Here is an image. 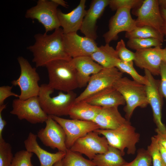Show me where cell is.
Here are the masks:
<instances>
[{
    "mask_svg": "<svg viewBox=\"0 0 166 166\" xmlns=\"http://www.w3.org/2000/svg\"><path fill=\"white\" fill-rule=\"evenodd\" d=\"M64 33L60 27L51 34L38 33L35 34V42L27 49L33 54L32 61L36 67L45 66L48 63L55 60H71L66 53L64 41Z\"/></svg>",
    "mask_w": 166,
    "mask_h": 166,
    "instance_id": "1",
    "label": "cell"
},
{
    "mask_svg": "<svg viewBox=\"0 0 166 166\" xmlns=\"http://www.w3.org/2000/svg\"><path fill=\"white\" fill-rule=\"evenodd\" d=\"M71 60H56L45 66L49 79L48 84L54 90L67 93L78 88L76 71Z\"/></svg>",
    "mask_w": 166,
    "mask_h": 166,
    "instance_id": "2",
    "label": "cell"
},
{
    "mask_svg": "<svg viewBox=\"0 0 166 166\" xmlns=\"http://www.w3.org/2000/svg\"><path fill=\"white\" fill-rule=\"evenodd\" d=\"M54 90L48 84L40 86L38 97L41 108L48 115L59 117L68 115L70 109L75 103L76 94L73 91L66 93L60 91L56 96L51 97Z\"/></svg>",
    "mask_w": 166,
    "mask_h": 166,
    "instance_id": "3",
    "label": "cell"
},
{
    "mask_svg": "<svg viewBox=\"0 0 166 166\" xmlns=\"http://www.w3.org/2000/svg\"><path fill=\"white\" fill-rule=\"evenodd\" d=\"M113 86L123 97L126 105L124 108L125 118L130 121L135 109L137 107L145 108L149 104L145 85L122 77L117 80Z\"/></svg>",
    "mask_w": 166,
    "mask_h": 166,
    "instance_id": "4",
    "label": "cell"
},
{
    "mask_svg": "<svg viewBox=\"0 0 166 166\" xmlns=\"http://www.w3.org/2000/svg\"><path fill=\"white\" fill-rule=\"evenodd\" d=\"M94 131L103 135L107 139L109 145L119 150L123 156L125 148L128 154L135 153L136 145L140 140V135L130 121L115 129H99Z\"/></svg>",
    "mask_w": 166,
    "mask_h": 166,
    "instance_id": "5",
    "label": "cell"
},
{
    "mask_svg": "<svg viewBox=\"0 0 166 166\" xmlns=\"http://www.w3.org/2000/svg\"><path fill=\"white\" fill-rule=\"evenodd\" d=\"M17 61L20 69V76L11 83L13 85L18 86L20 89L18 98L25 100L38 96L40 90L38 84L40 77L36 68L33 67L28 61L22 56H19Z\"/></svg>",
    "mask_w": 166,
    "mask_h": 166,
    "instance_id": "6",
    "label": "cell"
},
{
    "mask_svg": "<svg viewBox=\"0 0 166 166\" xmlns=\"http://www.w3.org/2000/svg\"><path fill=\"white\" fill-rule=\"evenodd\" d=\"M58 6L52 0H39L36 6L26 10L25 17L38 20L47 33L61 26L57 15Z\"/></svg>",
    "mask_w": 166,
    "mask_h": 166,
    "instance_id": "7",
    "label": "cell"
},
{
    "mask_svg": "<svg viewBox=\"0 0 166 166\" xmlns=\"http://www.w3.org/2000/svg\"><path fill=\"white\" fill-rule=\"evenodd\" d=\"M12 106L11 114L16 115L20 120H26L32 124L45 122L49 116L41 108L38 96L25 100L14 99Z\"/></svg>",
    "mask_w": 166,
    "mask_h": 166,
    "instance_id": "8",
    "label": "cell"
},
{
    "mask_svg": "<svg viewBox=\"0 0 166 166\" xmlns=\"http://www.w3.org/2000/svg\"><path fill=\"white\" fill-rule=\"evenodd\" d=\"M123 73L117 68H103L92 75L86 88L78 97L75 103L84 100L93 94L109 87L122 77Z\"/></svg>",
    "mask_w": 166,
    "mask_h": 166,
    "instance_id": "9",
    "label": "cell"
},
{
    "mask_svg": "<svg viewBox=\"0 0 166 166\" xmlns=\"http://www.w3.org/2000/svg\"><path fill=\"white\" fill-rule=\"evenodd\" d=\"M49 116L64 129L66 134L65 145L68 149H70L79 138L90 132L100 129V127L93 121L67 119L56 116Z\"/></svg>",
    "mask_w": 166,
    "mask_h": 166,
    "instance_id": "10",
    "label": "cell"
},
{
    "mask_svg": "<svg viewBox=\"0 0 166 166\" xmlns=\"http://www.w3.org/2000/svg\"><path fill=\"white\" fill-rule=\"evenodd\" d=\"M95 131H91L78 139L69 149L74 152L84 154L92 160L97 154L108 150L109 144L106 138L100 136Z\"/></svg>",
    "mask_w": 166,
    "mask_h": 166,
    "instance_id": "11",
    "label": "cell"
},
{
    "mask_svg": "<svg viewBox=\"0 0 166 166\" xmlns=\"http://www.w3.org/2000/svg\"><path fill=\"white\" fill-rule=\"evenodd\" d=\"M131 9L128 7L120 8L111 17L109 30L103 35L106 44L117 40L120 33L129 32L137 27L135 20L132 18L130 14Z\"/></svg>",
    "mask_w": 166,
    "mask_h": 166,
    "instance_id": "12",
    "label": "cell"
},
{
    "mask_svg": "<svg viewBox=\"0 0 166 166\" xmlns=\"http://www.w3.org/2000/svg\"><path fill=\"white\" fill-rule=\"evenodd\" d=\"M45 128L40 129L37 137L45 146L66 153V134L61 126L49 115Z\"/></svg>",
    "mask_w": 166,
    "mask_h": 166,
    "instance_id": "13",
    "label": "cell"
},
{
    "mask_svg": "<svg viewBox=\"0 0 166 166\" xmlns=\"http://www.w3.org/2000/svg\"><path fill=\"white\" fill-rule=\"evenodd\" d=\"M144 72L148 82L145 85L147 98L152 110L154 121L157 129L160 131H164L166 130V127L161 119L163 98L159 91L160 80L154 78L148 70H144Z\"/></svg>",
    "mask_w": 166,
    "mask_h": 166,
    "instance_id": "14",
    "label": "cell"
},
{
    "mask_svg": "<svg viewBox=\"0 0 166 166\" xmlns=\"http://www.w3.org/2000/svg\"><path fill=\"white\" fill-rule=\"evenodd\" d=\"M64 41L66 52L71 58L90 56L98 47L95 40L80 36L77 32L64 33Z\"/></svg>",
    "mask_w": 166,
    "mask_h": 166,
    "instance_id": "15",
    "label": "cell"
},
{
    "mask_svg": "<svg viewBox=\"0 0 166 166\" xmlns=\"http://www.w3.org/2000/svg\"><path fill=\"white\" fill-rule=\"evenodd\" d=\"M135 20L137 27H151L161 33L163 19L158 0H143L136 12Z\"/></svg>",
    "mask_w": 166,
    "mask_h": 166,
    "instance_id": "16",
    "label": "cell"
},
{
    "mask_svg": "<svg viewBox=\"0 0 166 166\" xmlns=\"http://www.w3.org/2000/svg\"><path fill=\"white\" fill-rule=\"evenodd\" d=\"M135 54L134 61L137 67L148 70L153 75H160L163 56L161 46L136 51Z\"/></svg>",
    "mask_w": 166,
    "mask_h": 166,
    "instance_id": "17",
    "label": "cell"
},
{
    "mask_svg": "<svg viewBox=\"0 0 166 166\" xmlns=\"http://www.w3.org/2000/svg\"><path fill=\"white\" fill-rule=\"evenodd\" d=\"M109 2V0L92 1L89 8L87 10L80 30L85 37L95 41L97 39V21Z\"/></svg>",
    "mask_w": 166,
    "mask_h": 166,
    "instance_id": "18",
    "label": "cell"
},
{
    "mask_svg": "<svg viewBox=\"0 0 166 166\" xmlns=\"http://www.w3.org/2000/svg\"><path fill=\"white\" fill-rule=\"evenodd\" d=\"M85 0H81L76 7L70 12L64 13L58 9L57 15L60 26L64 34L77 32L80 30L87 10Z\"/></svg>",
    "mask_w": 166,
    "mask_h": 166,
    "instance_id": "19",
    "label": "cell"
},
{
    "mask_svg": "<svg viewBox=\"0 0 166 166\" xmlns=\"http://www.w3.org/2000/svg\"><path fill=\"white\" fill-rule=\"evenodd\" d=\"M71 61L76 70L78 86L80 88L87 86L91 76L103 68L90 56L73 58Z\"/></svg>",
    "mask_w": 166,
    "mask_h": 166,
    "instance_id": "20",
    "label": "cell"
},
{
    "mask_svg": "<svg viewBox=\"0 0 166 166\" xmlns=\"http://www.w3.org/2000/svg\"><path fill=\"white\" fill-rule=\"evenodd\" d=\"M37 137V135L30 132L24 143L26 150L37 156L40 162V166H53L56 163L62 160L66 153L58 151L55 153H51L46 151L38 144Z\"/></svg>",
    "mask_w": 166,
    "mask_h": 166,
    "instance_id": "21",
    "label": "cell"
},
{
    "mask_svg": "<svg viewBox=\"0 0 166 166\" xmlns=\"http://www.w3.org/2000/svg\"><path fill=\"white\" fill-rule=\"evenodd\" d=\"M83 100L92 105L101 107H118L125 104L123 96L113 86L104 89Z\"/></svg>",
    "mask_w": 166,
    "mask_h": 166,
    "instance_id": "22",
    "label": "cell"
},
{
    "mask_svg": "<svg viewBox=\"0 0 166 166\" xmlns=\"http://www.w3.org/2000/svg\"><path fill=\"white\" fill-rule=\"evenodd\" d=\"M128 121L123 117L118 107H101L93 122L102 129H116Z\"/></svg>",
    "mask_w": 166,
    "mask_h": 166,
    "instance_id": "23",
    "label": "cell"
},
{
    "mask_svg": "<svg viewBox=\"0 0 166 166\" xmlns=\"http://www.w3.org/2000/svg\"><path fill=\"white\" fill-rule=\"evenodd\" d=\"M101 108L82 100L75 103L70 109L68 115L72 119L93 121Z\"/></svg>",
    "mask_w": 166,
    "mask_h": 166,
    "instance_id": "24",
    "label": "cell"
},
{
    "mask_svg": "<svg viewBox=\"0 0 166 166\" xmlns=\"http://www.w3.org/2000/svg\"><path fill=\"white\" fill-rule=\"evenodd\" d=\"M90 56L95 61L105 68L116 67L119 59L116 49L109 44L98 47Z\"/></svg>",
    "mask_w": 166,
    "mask_h": 166,
    "instance_id": "25",
    "label": "cell"
},
{
    "mask_svg": "<svg viewBox=\"0 0 166 166\" xmlns=\"http://www.w3.org/2000/svg\"><path fill=\"white\" fill-rule=\"evenodd\" d=\"M117 149L109 146L105 152L96 155L92 160L96 166H122L126 162Z\"/></svg>",
    "mask_w": 166,
    "mask_h": 166,
    "instance_id": "26",
    "label": "cell"
},
{
    "mask_svg": "<svg viewBox=\"0 0 166 166\" xmlns=\"http://www.w3.org/2000/svg\"><path fill=\"white\" fill-rule=\"evenodd\" d=\"M125 37L128 39L153 38L160 40L162 43L164 37L161 32L148 26L137 27L130 32H126Z\"/></svg>",
    "mask_w": 166,
    "mask_h": 166,
    "instance_id": "27",
    "label": "cell"
},
{
    "mask_svg": "<svg viewBox=\"0 0 166 166\" xmlns=\"http://www.w3.org/2000/svg\"><path fill=\"white\" fill-rule=\"evenodd\" d=\"M63 166H96L92 160L84 158L79 153L68 149L62 159Z\"/></svg>",
    "mask_w": 166,
    "mask_h": 166,
    "instance_id": "28",
    "label": "cell"
},
{
    "mask_svg": "<svg viewBox=\"0 0 166 166\" xmlns=\"http://www.w3.org/2000/svg\"><path fill=\"white\" fill-rule=\"evenodd\" d=\"M116 67L122 73L129 74L134 81L145 85L147 84L148 81L145 76L139 74L134 69L133 61L124 62L119 59Z\"/></svg>",
    "mask_w": 166,
    "mask_h": 166,
    "instance_id": "29",
    "label": "cell"
},
{
    "mask_svg": "<svg viewBox=\"0 0 166 166\" xmlns=\"http://www.w3.org/2000/svg\"><path fill=\"white\" fill-rule=\"evenodd\" d=\"M162 43L160 40L155 38H133L128 39L127 45L131 49L137 51L152 47L161 46Z\"/></svg>",
    "mask_w": 166,
    "mask_h": 166,
    "instance_id": "30",
    "label": "cell"
},
{
    "mask_svg": "<svg viewBox=\"0 0 166 166\" xmlns=\"http://www.w3.org/2000/svg\"><path fill=\"white\" fill-rule=\"evenodd\" d=\"M152 162V157L148 151L142 148L138 150L133 160L130 162H126L122 166H150Z\"/></svg>",
    "mask_w": 166,
    "mask_h": 166,
    "instance_id": "31",
    "label": "cell"
},
{
    "mask_svg": "<svg viewBox=\"0 0 166 166\" xmlns=\"http://www.w3.org/2000/svg\"><path fill=\"white\" fill-rule=\"evenodd\" d=\"M13 157L11 145L0 140V166H11Z\"/></svg>",
    "mask_w": 166,
    "mask_h": 166,
    "instance_id": "32",
    "label": "cell"
},
{
    "mask_svg": "<svg viewBox=\"0 0 166 166\" xmlns=\"http://www.w3.org/2000/svg\"><path fill=\"white\" fill-rule=\"evenodd\" d=\"M147 150L151 155L153 166H166L160 151L158 142L154 136L151 137V144Z\"/></svg>",
    "mask_w": 166,
    "mask_h": 166,
    "instance_id": "33",
    "label": "cell"
},
{
    "mask_svg": "<svg viewBox=\"0 0 166 166\" xmlns=\"http://www.w3.org/2000/svg\"><path fill=\"white\" fill-rule=\"evenodd\" d=\"M32 156L33 153L26 150L18 151L13 157L11 166H34L31 162Z\"/></svg>",
    "mask_w": 166,
    "mask_h": 166,
    "instance_id": "34",
    "label": "cell"
},
{
    "mask_svg": "<svg viewBox=\"0 0 166 166\" xmlns=\"http://www.w3.org/2000/svg\"><path fill=\"white\" fill-rule=\"evenodd\" d=\"M116 50L119 59L124 62L134 61L135 53L128 49L126 47L123 39H121L117 43Z\"/></svg>",
    "mask_w": 166,
    "mask_h": 166,
    "instance_id": "35",
    "label": "cell"
},
{
    "mask_svg": "<svg viewBox=\"0 0 166 166\" xmlns=\"http://www.w3.org/2000/svg\"><path fill=\"white\" fill-rule=\"evenodd\" d=\"M143 1L142 0H109V5L113 11L122 7L135 8L141 5Z\"/></svg>",
    "mask_w": 166,
    "mask_h": 166,
    "instance_id": "36",
    "label": "cell"
},
{
    "mask_svg": "<svg viewBox=\"0 0 166 166\" xmlns=\"http://www.w3.org/2000/svg\"><path fill=\"white\" fill-rule=\"evenodd\" d=\"M159 89L161 96L166 101V63L162 61L160 66Z\"/></svg>",
    "mask_w": 166,
    "mask_h": 166,
    "instance_id": "37",
    "label": "cell"
},
{
    "mask_svg": "<svg viewBox=\"0 0 166 166\" xmlns=\"http://www.w3.org/2000/svg\"><path fill=\"white\" fill-rule=\"evenodd\" d=\"M12 86H2L0 87V105L4 104V101L10 96L19 97V95L12 92Z\"/></svg>",
    "mask_w": 166,
    "mask_h": 166,
    "instance_id": "38",
    "label": "cell"
},
{
    "mask_svg": "<svg viewBox=\"0 0 166 166\" xmlns=\"http://www.w3.org/2000/svg\"><path fill=\"white\" fill-rule=\"evenodd\" d=\"M155 131L156 134L154 136L156 139L158 143L166 149V130L161 132L156 128Z\"/></svg>",
    "mask_w": 166,
    "mask_h": 166,
    "instance_id": "39",
    "label": "cell"
},
{
    "mask_svg": "<svg viewBox=\"0 0 166 166\" xmlns=\"http://www.w3.org/2000/svg\"><path fill=\"white\" fill-rule=\"evenodd\" d=\"M6 107V104L0 105V140L3 139L2 136V132L3 129L6 124V121L4 119L2 116V112Z\"/></svg>",
    "mask_w": 166,
    "mask_h": 166,
    "instance_id": "40",
    "label": "cell"
},
{
    "mask_svg": "<svg viewBox=\"0 0 166 166\" xmlns=\"http://www.w3.org/2000/svg\"><path fill=\"white\" fill-rule=\"evenodd\" d=\"M160 10L163 19V25L161 32L164 37L166 38V10L160 8Z\"/></svg>",
    "mask_w": 166,
    "mask_h": 166,
    "instance_id": "41",
    "label": "cell"
},
{
    "mask_svg": "<svg viewBox=\"0 0 166 166\" xmlns=\"http://www.w3.org/2000/svg\"><path fill=\"white\" fill-rule=\"evenodd\" d=\"M160 151L165 165L166 166V149L158 143Z\"/></svg>",
    "mask_w": 166,
    "mask_h": 166,
    "instance_id": "42",
    "label": "cell"
},
{
    "mask_svg": "<svg viewBox=\"0 0 166 166\" xmlns=\"http://www.w3.org/2000/svg\"><path fill=\"white\" fill-rule=\"evenodd\" d=\"M54 2L56 3L58 5H61L62 6L67 8L68 6L67 2L63 0H52Z\"/></svg>",
    "mask_w": 166,
    "mask_h": 166,
    "instance_id": "43",
    "label": "cell"
},
{
    "mask_svg": "<svg viewBox=\"0 0 166 166\" xmlns=\"http://www.w3.org/2000/svg\"><path fill=\"white\" fill-rule=\"evenodd\" d=\"M158 2L161 8L166 10V0H158Z\"/></svg>",
    "mask_w": 166,
    "mask_h": 166,
    "instance_id": "44",
    "label": "cell"
},
{
    "mask_svg": "<svg viewBox=\"0 0 166 166\" xmlns=\"http://www.w3.org/2000/svg\"><path fill=\"white\" fill-rule=\"evenodd\" d=\"M162 61L166 63V47L163 49V56Z\"/></svg>",
    "mask_w": 166,
    "mask_h": 166,
    "instance_id": "45",
    "label": "cell"
},
{
    "mask_svg": "<svg viewBox=\"0 0 166 166\" xmlns=\"http://www.w3.org/2000/svg\"><path fill=\"white\" fill-rule=\"evenodd\" d=\"M53 166H63L62 160L56 163Z\"/></svg>",
    "mask_w": 166,
    "mask_h": 166,
    "instance_id": "46",
    "label": "cell"
}]
</instances>
